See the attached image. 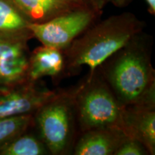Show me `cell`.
Segmentation results:
<instances>
[{"mask_svg": "<svg viewBox=\"0 0 155 155\" xmlns=\"http://www.w3.org/2000/svg\"><path fill=\"white\" fill-rule=\"evenodd\" d=\"M50 154L37 136L25 132L17 136L0 150V155H45Z\"/></svg>", "mask_w": 155, "mask_h": 155, "instance_id": "13", "label": "cell"}, {"mask_svg": "<svg viewBox=\"0 0 155 155\" xmlns=\"http://www.w3.org/2000/svg\"><path fill=\"white\" fill-rule=\"evenodd\" d=\"M102 11L82 7L60 15L43 23H31L33 38L42 45L63 51L73 40L96 22Z\"/></svg>", "mask_w": 155, "mask_h": 155, "instance_id": "5", "label": "cell"}, {"mask_svg": "<svg viewBox=\"0 0 155 155\" xmlns=\"http://www.w3.org/2000/svg\"><path fill=\"white\" fill-rule=\"evenodd\" d=\"M131 1L132 0H108V2H111L114 5L119 7H125L129 5Z\"/></svg>", "mask_w": 155, "mask_h": 155, "instance_id": "17", "label": "cell"}, {"mask_svg": "<svg viewBox=\"0 0 155 155\" xmlns=\"http://www.w3.org/2000/svg\"><path fill=\"white\" fill-rule=\"evenodd\" d=\"M145 22L131 12L115 15L95 22L63 50L64 75H72L81 67L89 68L88 75L108 58L142 32Z\"/></svg>", "mask_w": 155, "mask_h": 155, "instance_id": "2", "label": "cell"}, {"mask_svg": "<svg viewBox=\"0 0 155 155\" xmlns=\"http://www.w3.org/2000/svg\"><path fill=\"white\" fill-rule=\"evenodd\" d=\"M129 137L119 129L105 128L88 130L75 141V155H114L116 150Z\"/></svg>", "mask_w": 155, "mask_h": 155, "instance_id": "9", "label": "cell"}, {"mask_svg": "<svg viewBox=\"0 0 155 155\" xmlns=\"http://www.w3.org/2000/svg\"><path fill=\"white\" fill-rule=\"evenodd\" d=\"M76 124L81 133L96 129H122L124 107L96 69L72 89Z\"/></svg>", "mask_w": 155, "mask_h": 155, "instance_id": "3", "label": "cell"}, {"mask_svg": "<svg viewBox=\"0 0 155 155\" xmlns=\"http://www.w3.org/2000/svg\"><path fill=\"white\" fill-rule=\"evenodd\" d=\"M65 59L62 50L48 46L36 48L30 53L28 74V83H37L45 76L53 78L64 75Z\"/></svg>", "mask_w": 155, "mask_h": 155, "instance_id": "10", "label": "cell"}, {"mask_svg": "<svg viewBox=\"0 0 155 155\" xmlns=\"http://www.w3.org/2000/svg\"><path fill=\"white\" fill-rule=\"evenodd\" d=\"M147 6L148 11L152 15H155V0H145Z\"/></svg>", "mask_w": 155, "mask_h": 155, "instance_id": "18", "label": "cell"}, {"mask_svg": "<svg viewBox=\"0 0 155 155\" xmlns=\"http://www.w3.org/2000/svg\"><path fill=\"white\" fill-rule=\"evenodd\" d=\"M29 40L0 37V87H15L28 83Z\"/></svg>", "mask_w": 155, "mask_h": 155, "instance_id": "7", "label": "cell"}, {"mask_svg": "<svg viewBox=\"0 0 155 155\" xmlns=\"http://www.w3.org/2000/svg\"><path fill=\"white\" fill-rule=\"evenodd\" d=\"M39 137L50 154H67L74 139L76 120L72 90L59 91L33 114Z\"/></svg>", "mask_w": 155, "mask_h": 155, "instance_id": "4", "label": "cell"}, {"mask_svg": "<svg viewBox=\"0 0 155 155\" xmlns=\"http://www.w3.org/2000/svg\"><path fill=\"white\" fill-rule=\"evenodd\" d=\"M30 21L13 0H0V37L33 38Z\"/></svg>", "mask_w": 155, "mask_h": 155, "instance_id": "12", "label": "cell"}, {"mask_svg": "<svg viewBox=\"0 0 155 155\" xmlns=\"http://www.w3.org/2000/svg\"><path fill=\"white\" fill-rule=\"evenodd\" d=\"M149 154L145 147L139 141L127 138L119 147L114 155H146Z\"/></svg>", "mask_w": 155, "mask_h": 155, "instance_id": "15", "label": "cell"}, {"mask_svg": "<svg viewBox=\"0 0 155 155\" xmlns=\"http://www.w3.org/2000/svg\"><path fill=\"white\" fill-rule=\"evenodd\" d=\"M122 129L144 145L149 154H155V106L124 107Z\"/></svg>", "mask_w": 155, "mask_h": 155, "instance_id": "8", "label": "cell"}, {"mask_svg": "<svg viewBox=\"0 0 155 155\" xmlns=\"http://www.w3.org/2000/svg\"><path fill=\"white\" fill-rule=\"evenodd\" d=\"M77 1L88 7L102 11L103 8L108 2V0H77Z\"/></svg>", "mask_w": 155, "mask_h": 155, "instance_id": "16", "label": "cell"}, {"mask_svg": "<svg viewBox=\"0 0 155 155\" xmlns=\"http://www.w3.org/2000/svg\"><path fill=\"white\" fill-rule=\"evenodd\" d=\"M31 23H43L73 9L87 7L77 0H13Z\"/></svg>", "mask_w": 155, "mask_h": 155, "instance_id": "11", "label": "cell"}, {"mask_svg": "<svg viewBox=\"0 0 155 155\" xmlns=\"http://www.w3.org/2000/svg\"><path fill=\"white\" fill-rule=\"evenodd\" d=\"M124 107L155 106V73L142 32L97 68Z\"/></svg>", "mask_w": 155, "mask_h": 155, "instance_id": "1", "label": "cell"}, {"mask_svg": "<svg viewBox=\"0 0 155 155\" xmlns=\"http://www.w3.org/2000/svg\"><path fill=\"white\" fill-rule=\"evenodd\" d=\"M26 83L15 87H0V119L24 114H33L59 91H52Z\"/></svg>", "mask_w": 155, "mask_h": 155, "instance_id": "6", "label": "cell"}, {"mask_svg": "<svg viewBox=\"0 0 155 155\" xmlns=\"http://www.w3.org/2000/svg\"><path fill=\"white\" fill-rule=\"evenodd\" d=\"M34 125L33 114H24L0 119V150Z\"/></svg>", "mask_w": 155, "mask_h": 155, "instance_id": "14", "label": "cell"}]
</instances>
